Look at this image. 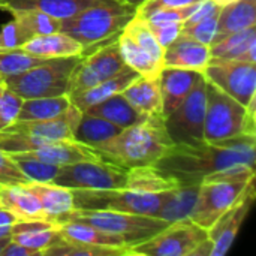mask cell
I'll use <instances>...</instances> for the list:
<instances>
[{
  "label": "cell",
  "instance_id": "cell-1",
  "mask_svg": "<svg viewBox=\"0 0 256 256\" xmlns=\"http://www.w3.org/2000/svg\"><path fill=\"white\" fill-rule=\"evenodd\" d=\"M255 148L256 135L246 134L216 142L172 144L153 166L178 186L200 184L208 174L232 165L255 168Z\"/></svg>",
  "mask_w": 256,
  "mask_h": 256
},
{
  "label": "cell",
  "instance_id": "cell-2",
  "mask_svg": "<svg viewBox=\"0 0 256 256\" xmlns=\"http://www.w3.org/2000/svg\"><path fill=\"white\" fill-rule=\"evenodd\" d=\"M162 116H152L141 123L124 128L94 150L106 162L124 170L154 165L172 146Z\"/></svg>",
  "mask_w": 256,
  "mask_h": 256
},
{
  "label": "cell",
  "instance_id": "cell-3",
  "mask_svg": "<svg viewBox=\"0 0 256 256\" xmlns=\"http://www.w3.org/2000/svg\"><path fill=\"white\" fill-rule=\"evenodd\" d=\"M136 9L120 0H98L76 15L60 20V32L78 40L84 54L117 38Z\"/></svg>",
  "mask_w": 256,
  "mask_h": 256
},
{
  "label": "cell",
  "instance_id": "cell-4",
  "mask_svg": "<svg viewBox=\"0 0 256 256\" xmlns=\"http://www.w3.org/2000/svg\"><path fill=\"white\" fill-rule=\"evenodd\" d=\"M254 178L255 168L243 164L208 174L200 183L198 198L189 219L198 226L208 230L238 200Z\"/></svg>",
  "mask_w": 256,
  "mask_h": 256
},
{
  "label": "cell",
  "instance_id": "cell-5",
  "mask_svg": "<svg viewBox=\"0 0 256 256\" xmlns=\"http://www.w3.org/2000/svg\"><path fill=\"white\" fill-rule=\"evenodd\" d=\"M81 116L82 111L70 104L63 114L54 118L15 120L0 130V150L8 154L26 153L54 141L74 140Z\"/></svg>",
  "mask_w": 256,
  "mask_h": 256
},
{
  "label": "cell",
  "instance_id": "cell-6",
  "mask_svg": "<svg viewBox=\"0 0 256 256\" xmlns=\"http://www.w3.org/2000/svg\"><path fill=\"white\" fill-rule=\"evenodd\" d=\"M82 57L84 54L46 58L34 68L6 78L3 86L22 99L69 94L72 75Z\"/></svg>",
  "mask_w": 256,
  "mask_h": 256
},
{
  "label": "cell",
  "instance_id": "cell-7",
  "mask_svg": "<svg viewBox=\"0 0 256 256\" xmlns=\"http://www.w3.org/2000/svg\"><path fill=\"white\" fill-rule=\"evenodd\" d=\"M64 220H78L88 225H93L105 232L122 237L129 248H134L147 238L153 237L162 231L168 222L153 216L130 214L122 212L110 210H72L68 214L62 216L56 224Z\"/></svg>",
  "mask_w": 256,
  "mask_h": 256
},
{
  "label": "cell",
  "instance_id": "cell-8",
  "mask_svg": "<svg viewBox=\"0 0 256 256\" xmlns=\"http://www.w3.org/2000/svg\"><path fill=\"white\" fill-rule=\"evenodd\" d=\"M168 192L147 194L130 189H75L72 190L75 210H110L130 214L156 216Z\"/></svg>",
  "mask_w": 256,
  "mask_h": 256
},
{
  "label": "cell",
  "instance_id": "cell-9",
  "mask_svg": "<svg viewBox=\"0 0 256 256\" xmlns=\"http://www.w3.org/2000/svg\"><path fill=\"white\" fill-rule=\"evenodd\" d=\"M124 63L141 76H159L164 69L165 48L153 36L146 18L134 15L117 36Z\"/></svg>",
  "mask_w": 256,
  "mask_h": 256
},
{
  "label": "cell",
  "instance_id": "cell-10",
  "mask_svg": "<svg viewBox=\"0 0 256 256\" xmlns=\"http://www.w3.org/2000/svg\"><path fill=\"white\" fill-rule=\"evenodd\" d=\"M206 98L204 141L216 142L243 134L246 117L244 105L208 81L206 84Z\"/></svg>",
  "mask_w": 256,
  "mask_h": 256
},
{
  "label": "cell",
  "instance_id": "cell-11",
  "mask_svg": "<svg viewBox=\"0 0 256 256\" xmlns=\"http://www.w3.org/2000/svg\"><path fill=\"white\" fill-rule=\"evenodd\" d=\"M207 237V230L190 219H182L168 224L153 237L130 248V255L190 256L192 250Z\"/></svg>",
  "mask_w": 256,
  "mask_h": 256
},
{
  "label": "cell",
  "instance_id": "cell-12",
  "mask_svg": "<svg viewBox=\"0 0 256 256\" xmlns=\"http://www.w3.org/2000/svg\"><path fill=\"white\" fill-rule=\"evenodd\" d=\"M128 170L106 160H82L60 166L51 182L54 184L75 189H123L126 188Z\"/></svg>",
  "mask_w": 256,
  "mask_h": 256
},
{
  "label": "cell",
  "instance_id": "cell-13",
  "mask_svg": "<svg viewBox=\"0 0 256 256\" xmlns=\"http://www.w3.org/2000/svg\"><path fill=\"white\" fill-rule=\"evenodd\" d=\"M206 78L198 80L189 96L164 118L166 132L174 144H192L204 141L206 120Z\"/></svg>",
  "mask_w": 256,
  "mask_h": 256
},
{
  "label": "cell",
  "instance_id": "cell-14",
  "mask_svg": "<svg viewBox=\"0 0 256 256\" xmlns=\"http://www.w3.org/2000/svg\"><path fill=\"white\" fill-rule=\"evenodd\" d=\"M202 75L244 106L256 94V63L212 58Z\"/></svg>",
  "mask_w": 256,
  "mask_h": 256
},
{
  "label": "cell",
  "instance_id": "cell-15",
  "mask_svg": "<svg viewBox=\"0 0 256 256\" xmlns=\"http://www.w3.org/2000/svg\"><path fill=\"white\" fill-rule=\"evenodd\" d=\"M126 68L128 64L120 54L117 38H112L108 42L92 50L90 54H84L81 63L76 66L72 75L69 94L104 82L116 76Z\"/></svg>",
  "mask_w": 256,
  "mask_h": 256
},
{
  "label": "cell",
  "instance_id": "cell-16",
  "mask_svg": "<svg viewBox=\"0 0 256 256\" xmlns=\"http://www.w3.org/2000/svg\"><path fill=\"white\" fill-rule=\"evenodd\" d=\"M255 201V178L248 183L238 200L207 230L208 238L213 242L212 256H224L228 254L237 234L248 218Z\"/></svg>",
  "mask_w": 256,
  "mask_h": 256
},
{
  "label": "cell",
  "instance_id": "cell-17",
  "mask_svg": "<svg viewBox=\"0 0 256 256\" xmlns=\"http://www.w3.org/2000/svg\"><path fill=\"white\" fill-rule=\"evenodd\" d=\"M212 60L210 46L188 36L178 34L164 52V68H178L204 72Z\"/></svg>",
  "mask_w": 256,
  "mask_h": 256
},
{
  "label": "cell",
  "instance_id": "cell-18",
  "mask_svg": "<svg viewBox=\"0 0 256 256\" xmlns=\"http://www.w3.org/2000/svg\"><path fill=\"white\" fill-rule=\"evenodd\" d=\"M202 76L201 72L164 68L160 70V93H162V116H170L192 92L198 80Z\"/></svg>",
  "mask_w": 256,
  "mask_h": 256
},
{
  "label": "cell",
  "instance_id": "cell-19",
  "mask_svg": "<svg viewBox=\"0 0 256 256\" xmlns=\"http://www.w3.org/2000/svg\"><path fill=\"white\" fill-rule=\"evenodd\" d=\"M22 154L36 158L39 160L54 164L58 166L70 165V164H76V162H82V160H104L94 148H92L76 140L54 141V142L45 144L39 148H34L32 152H26Z\"/></svg>",
  "mask_w": 256,
  "mask_h": 256
},
{
  "label": "cell",
  "instance_id": "cell-20",
  "mask_svg": "<svg viewBox=\"0 0 256 256\" xmlns=\"http://www.w3.org/2000/svg\"><path fill=\"white\" fill-rule=\"evenodd\" d=\"M0 207L15 220H48L39 200L26 184H0Z\"/></svg>",
  "mask_w": 256,
  "mask_h": 256
},
{
  "label": "cell",
  "instance_id": "cell-21",
  "mask_svg": "<svg viewBox=\"0 0 256 256\" xmlns=\"http://www.w3.org/2000/svg\"><path fill=\"white\" fill-rule=\"evenodd\" d=\"M122 94L138 112L147 117L162 116V93L159 76L148 78L138 75L122 92Z\"/></svg>",
  "mask_w": 256,
  "mask_h": 256
},
{
  "label": "cell",
  "instance_id": "cell-22",
  "mask_svg": "<svg viewBox=\"0 0 256 256\" xmlns=\"http://www.w3.org/2000/svg\"><path fill=\"white\" fill-rule=\"evenodd\" d=\"M20 48L24 52L39 58H57L84 54L82 45L63 32L34 36Z\"/></svg>",
  "mask_w": 256,
  "mask_h": 256
},
{
  "label": "cell",
  "instance_id": "cell-23",
  "mask_svg": "<svg viewBox=\"0 0 256 256\" xmlns=\"http://www.w3.org/2000/svg\"><path fill=\"white\" fill-rule=\"evenodd\" d=\"M138 75H140L138 72H135L132 68L128 66L126 69H123L116 76H112L104 82H99L90 88L70 93L68 96H69L70 104L84 112L90 106H93V105H96V104H99V102H102V100H105V99H108L117 93H122Z\"/></svg>",
  "mask_w": 256,
  "mask_h": 256
},
{
  "label": "cell",
  "instance_id": "cell-24",
  "mask_svg": "<svg viewBox=\"0 0 256 256\" xmlns=\"http://www.w3.org/2000/svg\"><path fill=\"white\" fill-rule=\"evenodd\" d=\"M210 56L212 58L256 63V28L249 27L213 42L210 45Z\"/></svg>",
  "mask_w": 256,
  "mask_h": 256
},
{
  "label": "cell",
  "instance_id": "cell-25",
  "mask_svg": "<svg viewBox=\"0 0 256 256\" xmlns=\"http://www.w3.org/2000/svg\"><path fill=\"white\" fill-rule=\"evenodd\" d=\"M26 186L36 195L50 222H57L62 216L74 210L72 190L51 182H28Z\"/></svg>",
  "mask_w": 256,
  "mask_h": 256
},
{
  "label": "cell",
  "instance_id": "cell-26",
  "mask_svg": "<svg viewBox=\"0 0 256 256\" xmlns=\"http://www.w3.org/2000/svg\"><path fill=\"white\" fill-rule=\"evenodd\" d=\"M98 0H0V9L10 14L21 10H40L57 20H66Z\"/></svg>",
  "mask_w": 256,
  "mask_h": 256
},
{
  "label": "cell",
  "instance_id": "cell-27",
  "mask_svg": "<svg viewBox=\"0 0 256 256\" xmlns=\"http://www.w3.org/2000/svg\"><path fill=\"white\" fill-rule=\"evenodd\" d=\"M255 26L256 0H236L220 8L213 42H218L226 34H231V33H236L249 27H255Z\"/></svg>",
  "mask_w": 256,
  "mask_h": 256
},
{
  "label": "cell",
  "instance_id": "cell-28",
  "mask_svg": "<svg viewBox=\"0 0 256 256\" xmlns=\"http://www.w3.org/2000/svg\"><path fill=\"white\" fill-rule=\"evenodd\" d=\"M84 112L102 117L117 126H120L122 129L129 128L132 124L141 123L142 120L147 118V116L138 112L126 99L122 93H117L93 106H90L88 110H86Z\"/></svg>",
  "mask_w": 256,
  "mask_h": 256
},
{
  "label": "cell",
  "instance_id": "cell-29",
  "mask_svg": "<svg viewBox=\"0 0 256 256\" xmlns=\"http://www.w3.org/2000/svg\"><path fill=\"white\" fill-rule=\"evenodd\" d=\"M58 232L63 238L81 242L96 246H111V248H129L126 242L114 234L105 232L93 225L78 222V220H64L57 224ZM130 249V248H129Z\"/></svg>",
  "mask_w": 256,
  "mask_h": 256
},
{
  "label": "cell",
  "instance_id": "cell-30",
  "mask_svg": "<svg viewBox=\"0 0 256 256\" xmlns=\"http://www.w3.org/2000/svg\"><path fill=\"white\" fill-rule=\"evenodd\" d=\"M198 190L200 184L177 186L171 189L154 218L166 220L168 224L182 219H189V214L198 198Z\"/></svg>",
  "mask_w": 256,
  "mask_h": 256
},
{
  "label": "cell",
  "instance_id": "cell-31",
  "mask_svg": "<svg viewBox=\"0 0 256 256\" xmlns=\"http://www.w3.org/2000/svg\"><path fill=\"white\" fill-rule=\"evenodd\" d=\"M123 129L102 117L82 112L78 126L74 132V140L94 148L96 146L111 140L117 134H120Z\"/></svg>",
  "mask_w": 256,
  "mask_h": 256
},
{
  "label": "cell",
  "instance_id": "cell-32",
  "mask_svg": "<svg viewBox=\"0 0 256 256\" xmlns=\"http://www.w3.org/2000/svg\"><path fill=\"white\" fill-rule=\"evenodd\" d=\"M177 186L178 184L172 178L159 172V170L154 168L153 165L128 170L126 189L136 190V192H147V194H160V192L171 190Z\"/></svg>",
  "mask_w": 256,
  "mask_h": 256
},
{
  "label": "cell",
  "instance_id": "cell-33",
  "mask_svg": "<svg viewBox=\"0 0 256 256\" xmlns=\"http://www.w3.org/2000/svg\"><path fill=\"white\" fill-rule=\"evenodd\" d=\"M44 256H126L130 255L129 248L96 246L81 242L60 238L42 252Z\"/></svg>",
  "mask_w": 256,
  "mask_h": 256
},
{
  "label": "cell",
  "instance_id": "cell-34",
  "mask_svg": "<svg viewBox=\"0 0 256 256\" xmlns=\"http://www.w3.org/2000/svg\"><path fill=\"white\" fill-rule=\"evenodd\" d=\"M70 105L69 96L22 99L16 120H48L63 114Z\"/></svg>",
  "mask_w": 256,
  "mask_h": 256
},
{
  "label": "cell",
  "instance_id": "cell-35",
  "mask_svg": "<svg viewBox=\"0 0 256 256\" xmlns=\"http://www.w3.org/2000/svg\"><path fill=\"white\" fill-rule=\"evenodd\" d=\"M45 60L46 58L30 56L21 48H0V86H3L6 78L34 68Z\"/></svg>",
  "mask_w": 256,
  "mask_h": 256
},
{
  "label": "cell",
  "instance_id": "cell-36",
  "mask_svg": "<svg viewBox=\"0 0 256 256\" xmlns=\"http://www.w3.org/2000/svg\"><path fill=\"white\" fill-rule=\"evenodd\" d=\"M12 15L20 22V26L22 27L26 34L28 36V40L34 36L60 32V20H57L45 12L30 9V10L15 12Z\"/></svg>",
  "mask_w": 256,
  "mask_h": 256
},
{
  "label": "cell",
  "instance_id": "cell-37",
  "mask_svg": "<svg viewBox=\"0 0 256 256\" xmlns=\"http://www.w3.org/2000/svg\"><path fill=\"white\" fill-rule=\"evenodd\" d=\"M9 156L15 160V164L20 166V170L28 178V182H52L60 171L58 165L48 164L36 158L26 156L22 153H10Z\"/></svg>",
  "mask_w": 256,
  "mask_h": 256
},
{
  "label": "cell",
  "instance_id": "cell-38",
  "mask_svg": "<svg viewBox=\"0 0 256 256\" xmlns=\"http://www.w3.org/2000/svg\"><path fill=\"white\" fill-rule=\"evenodd\" d=\"M9 237H10V242L30 248L36 250L39 255H42L45 249H48L52 243H56L60 238V232H58L57 225H54L50 228H40V230H34L28 232H14Z\"/></svg>",
  "mask_w": 256,
  "mask_h": 256
},
{
  "label": "cell",
  "instance_id": "cell-39",
  "mask_svg": "<svg viewBox=\"0 0 256 256\" xmlns=\"http://www.w3.org/2000/svg\"><path fill=\"white\" fill-rule=\"evenodd\" d=\"M220 8L222 6H216L208 15H206L204 18H201L195 24L184 26V27L182 26L180 34L188 36L190 39H195V40L210 46V44L213 42L214 34H216V27H218V20H219V14H220Z\"/></svg>",
  "mask_w": 256,
  "mask_h": 256
},
{
  "label": "cell",
  "instance_id": "cell-40",
  "mask_svg": "<svg viewBox=\"0 0 256 256\" xmlns=\"http://www.w3.org/2000/svg\"><path fill=\"white\" fill-rule=\"evenodd\" d=\"M21 104H22L21 96L10 92L4 86H0V130L16 120Z\"/></svg>",
  "mask_w": 256,
  "mask_h": 256
},
{
  "label": "cell",
  "instance_id": "cell-41",
  "mask_svg": "<svg viewBox=\"0 0 256 256\" xmlns=\"http://www.w3.org/2000/svg\"><path fill=\"white\" fill-rule=\"evenodd\" d=\"M28 178L22 174L15 160L0 150V184H26Z\"/></svg>",
  "mask_w": 256,
  "mask_h": 256
},
{
  "label": "cell",
  "instance_id": "cell-42",
  "mask_svg": "<svg viewBox=\"0 0 256 256\" xmlns=\"http://www.w3.org/2000/svg\"><path fill=\"white\" fill-rule=\"evenodd\" d=\"M27 40L28 36L15 18L6 22L0 30V48H20Z\"/></svg>",
  "mask_w": 256,
  "mask_h": 256
},
{
  "label": "cell",
  "instance_id": "cell-43",
  "mask_svg": "<svg viewBox=\"0 0 256 256\" xmlns=\"http://www.w3.org/2000/svg\"><path fill=\"white\" fill-rule=\"evenodd\" d=\"M200 2V0H198ZM192 3V4H188V6H182V8H172V9H159V10H154L152 12L150 15L147 16H142L146 18L147 21H153V22H160V21H171V22H184L190 14L194 12V9L196 8V3Z\"/></svg>",
  "mask_w": 256,
  "mask_h": 256
},
{
  "label": "cell",
  "instance_id": "cell-44",
  "mask_svg": "<svg viewBox=\"0 0 256 256\" xmlns=\"http://www.w3.org/2000/svg\"><path fill=\"white\" fill-rule=\"evenodd\" d=\"M147 24H148L153 36L156 38V40L164 48H166L174 39H177L180 32H182V22H171V21L153 22V21H147Z\"/></svg>",
  "mask_w": 256,
  "mask_h": 256
},
{
  "label": "cell",
  "instance_id": "cell-45",
  "mask_svg": "<svg viewBox=\"0 0 256 256\" xmlns=\"http://www.w3.org/2000/svg\"><path fill=\"white\" fill-rule=\"evenodd\" d=\"M198 0H146L140 8H136V15L147 16L154 10L159 9H172V8H182L192 4Z\"/></svg>",
  "mask_w": 256,
  "mask_h": 256
},
{
  "label": "cell",
  "instance_id": "cell-46",
  "mask_svg": "<svg viewBox=\"0 0 256 256\" xmlns=\"http://www.w3.org/2000/svg\"><path fill=\"white\" fill-rule=\"evenodd\" d=\"M39 255L36 250L30 249V248H26L22 244H18L15 242H10L2 249L0 256H36Z\"/></svg>",
  "mask_w": 256,
  "mask_h": 256
},
{
  "label": "cell",
  "instance_id": "cell-47",
  "mask_svg": "<svg viewBox=\"0 0 256 256\" xmlns=\"http://www.w3.org/2000/svg\"><path fill=\"white\" fill-rule=\"evenodd\" d=\"M212 252H213V242L207 237L204 242H201L194 250L190 256H212Z\"/></svg>",
  "mask_w": 256,
  "mask_h": 256
},
{
  "label": "cell",
  "instance_id": "cell-48",
  "mask_svg": "<svg viewBox=\"0 0 256 256\" xmlns=\"http://www.w3.org/2000/svg\"><path fill=\"white\" fill-rule=\"evenodd\" d=\"M15 222V219L8 213V212H4L2 207H0V226L2 225H12Z\"/></svg>",
  "mask_w": 256,
  "mask_h": 256
},
{
  "label": "cell",
  "instance_id": "cell-49",
  "mask_svg": "<svg viewBox=\"0 0 256 256\" xmlns=\"http://www.w3.org/2000/svg\"><path fill=\"white\" fill-rule=\"evenodd\" d=\"M122 3H126V4H129V6H132V8H140L146 0H120Z\"/></svg>",
  "mask_w": 256,
  "mask_h": 256
},
{
  "label": "cell",
  "instance_id": "cell-50",
  "mask_svg": "<svg viewBox=\"0 0 256 256\" xmlns=\"http://www.w3.org/2000/svg\"><path fill=\"white\" fill-rule=\"evenodd\" d=\"M213 3H216L218 6H225V4H230V3H232V2H236V0H212Z\"/></svg>",
  "mask_w": 256,
  "mask_h": 256
},
{
  "label": "cell",
  "instance_id": "cell-51",
  "mask_svg": "<svg viewBox=\"0 0 256 256\" xmlns=\"http://www.w3.org/2000/svg\"><path fill=\"white\" fill-rule=\"evenodd\" d=\"M9 240H10V237H3V238H0V252H2V249L9 243Z\"/></svg>",
  "mask_w": 256,
  "mask_h": 256
}]
</instances>
